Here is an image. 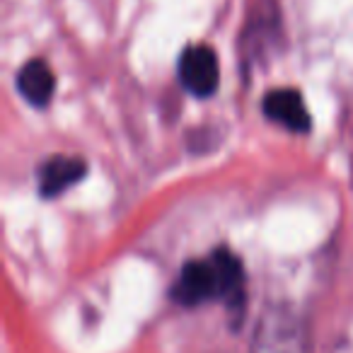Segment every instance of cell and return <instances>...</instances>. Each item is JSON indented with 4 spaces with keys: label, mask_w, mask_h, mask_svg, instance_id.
Here are the masks:
<instances>
[{
    "label": "cell",
    "mask_w": 353,
    "mask_h": 353,
    "mask_svg": "<svg viewBox=\"0 0 353 353\" xmlns=\"http://www.w3.org/2000/svg\"><path fill=\"white\" fill-rule=\"evenodd\" d=\"M252 353H310V332L303 314L288 305H269L256 319Z\"/></svg>",
    "instance_id": "cell-1"
},
{
    "label": "cell",
    "mask_w": 353,
    "mask_h": 353,
    "mask_svg": "<svg viewBox=\"0 0 353 353\" xmlns=\"http://www.w3.org/2000/svg\"><path fill=\"white\" fill-rule=\"evenodd\" d=\"M172 300L182 307H196L208 300L223 298V283L221 271H218L213 256L208 254L206 259H192L182 266L176 276L174 285L170 290Z\"/></svg>",
    "instance_id": "cell-2"
},
{
    "label": "cell",
    "mask_w": 353,
    "mask_h": 353,
    "mask_svg": "<svg viewBox=\"0 0 353 353\" xmlns=\"http://www.w3.org/2000/svg\"><path fill=\"white\" fill-rule=\"evenodd\" d=\"M176 75H179L184 90L192 92L194 97L206 99L216 94L218 85H221V63H218L216 51L206 44L189 46L179 59Z\"/></svg>",
    "instance_id": "cell-3"
},
{
    "label": "cell",
    "mask_w": 353,
    "mask_h": 353,
    "mask_svg": "<svg viewBox=\"0 0 353 353\" xmlns=\"http://www.w3.org/2000/svg\"><path fill=\"white\" fill-rule=\"evenodd\" d=\"M88 162L78 155H49L37 170V187L44 199H56L83 182Z\"/></svg>",
    "instance_id": "cell-4"
},
{
    "label": "cell",
    "mask_w": 353,
    "mask_h": 353,
    "mask_svg": "<svg viewBox=\"0 0 353 353\" xmlns=\"http://www.w3.org/2000/svg\"><path fill=\"white\" fill-rule=\"evenodd\" d=\"M261 109L269 121L281 123L293 133H307L312 128V119L303 102V94L293 88H279L266 92Z\"/></svg>",
    "instance_id": "cell-5"
},
{
    "label": "cell",
    "mask_w": 353,
    "mask_h": 353,
    "mask_svg": "<svg viewBox=\"0 0 353 353\" xmlns=\"http://www.w3.org/2000/svg\"><path fill=\"white\" fill-rule=\"evenodd\" d=\"M213 261H216L218 271H221V281H223V298L221 303L228 305L232 314L237 319L245 312V266H242V259L230 252L228 247H218V250L211 252Z\"/></svg>",
    "instance_id": "cell-6"
},
{
    "label": "cell",
    "mask_w": 353,
    "mask_h": 353,
    "mask_svg": "<svg viewBox=\"0 0 353 353\" xmlns=\"http://www.w3.org/2000/svg\"><path fill=\"white\" fill-rule=\"evenodd\" d=\"M17 90L32 107H46L56 90V75L51 65L41 59L27 61L17 73Z\"/></svg>",
    "instance_id": "cell-7"
}]
</instances>
